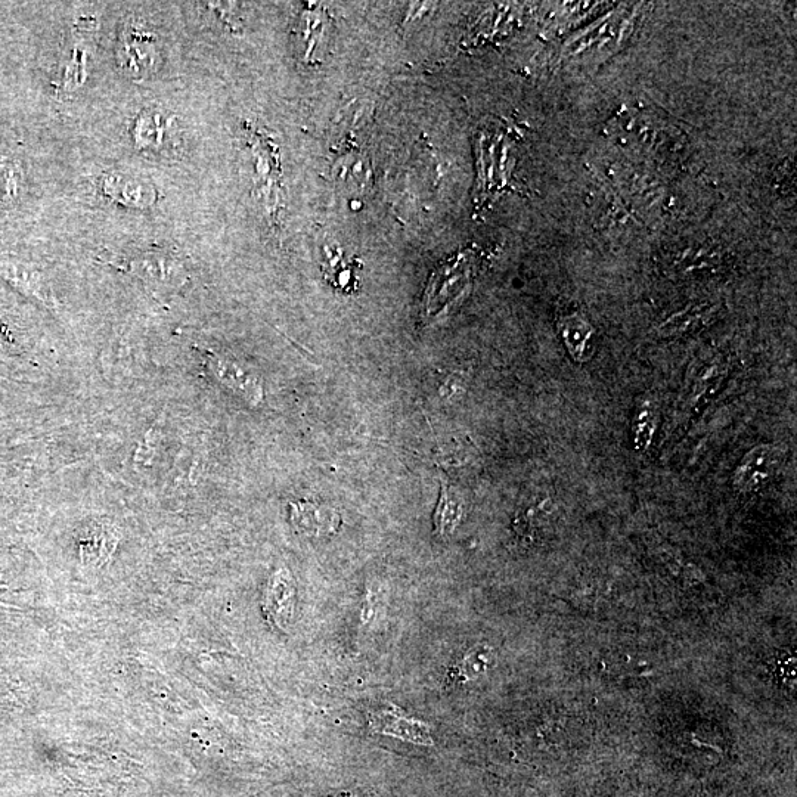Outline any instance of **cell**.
Returning a JSON list of instances; mask_svg holds the SVG:
<instances>
[{
  "mask_svg": "<svg viewBox=\"0 0 797 797\" xmlns=\"http://www.w3.org/2000/svg\"><path fill=\"white\" fill-rule=\"evenodd\" d=\"M637 427H635V442L638 448H645L651 434H653L654 427H656V415H654L653 408L645 406L640 414H637Z\"/></svg>",
  "mask_w": 797,
  "mask_h": 797,
  "instance_id": "15",
  "label": "cell"
},
{
  "mask_svg": "<svg viewBox=\"0 0 797 797\" xmlns=\"http://www.w3.org/2000/svg\"><path fill=\"white\" fill-rule=\"evenodd\" d=\"M172 117L160 110L142 111L133 126V139L139 148L145 150H160L166 139L169 138V129L172 127Z\"/></svg>",
  "mask_w": 797,
  "mask_h": 797,
  "instance_id": "7",
  "label": "cell"
},
{
  "mask_svg": "<svg viewBox=\"0 0 797 797\" xmlns=\"http://www.w3.org/2000/svg\"><path fill=\"white\" fill-rule=\"evenodd\" d=\"M117 60H119L123 73L135 77V79L150 76L151 73L157 71L161 55L153 31L147 30L139 24L127 27L120 39Z\"/></svg>",
  "mask_w": 797,
  "mask_h": 797,
  "instance_id": "1",
  "label": "cell"
},
{
  "mask_svg": "<svg viewBox=\"0 0 797 797\" xmlns=\"http://www.w3.org/2000/svg\"><path fill=\"white\" fill-rule=\"evenodd\" d=\"M130 269L151 284L173 285L184 278L181 263L167 254H145L133 260Z\"/></svg>",
  "mask_w": 797,
  "mask_h": 797,
  "instance_id": "6",
  "label": "cell"
},
{
  "mask_svg": "<svg viewBox=\"0 0 797 797\" xmlns=\"http://www.w3.org/2000/svg\"><path fill=\"white\" fill-rule=\"evenodd\" d=\"M206 365L213 377L226 389L235 395L241 396L251 405H257L263 399V387L259 378L253 372L241 367L237 361L215 355L213 352H204Z\"/></svg>",
  "mask_w": 797,
  "mask_h": 797,
  "instance_id": "4",
  "label": "cell"
},
{
  "mask_svg": "<svg viewBox=\"0 0 797 797\" xmlns=\"http://www.w3.org/2000/svg\"><path fill=\"white\" fill-rule=\"evenodd\" d=\"M561 340L575 361L585 362L591 356L592 328L581 316H564L558 322Z\"/></svg>",
  "mask_w": 797,
  "mask_h": 797,
  "instance_id": "9",
  "label": "cell"
},
{
  "mask_svg": "<svg viewBox=\"0 0 797 797\" xmlns=\"http://www.w3.org/2000/svg\"><path fill=\"white\" fill-rule=\"evenodd\" d=\"M268 609L275 614L276 622L290 619L294 609V586L285 570L275 573L268 588Z\"/></svg>",
  "mask_w": 797,
  "mask_h": 797,
  "instance_id": "11",
  "label": "cell"
},
{
  "mask_svg": "<svg viewBox=\"0 0 797 797\" xmlns=\"http://www.w3.org/2000/svg\"><path fill=\"white\" fill-rule=\"evenodd\" d=\"M102 195L127 209H150L157 201V191L150 182L126 173H107L99 181Z\"/></svg>",
  "mask_w": 797,
  "mask_h": 797,
  "instance_id": "3",
  "label": "cell"
},
{
  "mask_svg": "<svg viewBox=\"0 0 797 797\" xmlns=\"http://www.w3.org/2000/svg\"><path fill=\"white\" fill-rule=\"evenodd\" d=\"M780 460V451L775 446L767 443L755 446L738 462L733 488L743 495L761 491L777 473Z\"/></svg>",
  "mask_w": 797,
  "mask_h": 797,
  "instance_id": "2",
  "label": "cell"
},
{
  "mask_svg": "<svg viewBox=\"0 0 797 797\" xmlns=\"http://www.w3.org/2000/svg\"><path fill=\"white\" fill-rule=\"evenodd\" d=\"M369 724L377 733L387 734V736L411 741L415 744H424V746L433 744L430 728L424 722L405 718L398 710H384V712L375 713L369 719Z\"/></svg>",
  "mask_w": 797,
  "mask_h": 797,
  "instance_id": "5",
  "label": "cell"
},
{
  "mask_svg": "<svg viewBox=\"0 0 797 797\" xmlns=\"http://www.w3.org/2000/svg\"><path fill=\"white\" fill-rule=\"evenodd\" d=\"M2 271L3 274L8 275L12 281L18 282L21 287L29 288L31 293L36 294V296H39L42 300H46V296L43 294V285L40 284L33 275L27 274V272H23L20 268H17V266L12 265H3Z\"/></svg>",
  "mask_w": 797,
  "mask_h": 797,
  "instance_id": "16",
  "label": "cell"
},
{
  "mask_svg": "<svg viewBox=\"0 0 797 797\" xmlns=\"http://www.w3.org/2000/svg\"><path fill=\"white\" fill-rule=\"evenodd\" d=\"M716 309L712 306H700L687 312L678 313L660 327V334L665 337L682 336L696 331L697 328L712 321Z\"/></svg>",
  "mask_w": 797,
  "mask_h": 797,
  "instance_id": "12",
  "label": "cell"
},
{
  "mask_svg": "<svg viewBox=\"0 0 797 797\" xmlns=\"http://www.w3.org/2000/svg\"><path fill=\"white\" fill-rule=\"evenodd\" d=\"M325 259H327V262H325L327 281L333 287L340 288L341 291H347V293L355 290L356 276L353 274V269H355L353 259H344L343 254H331L330 251H328Z\"/></svg>",
  "mask_w": 797,
  "mask_h": 797,
  "instance_id": "13",
  "label": "cell"
},
{
  "mask_svg": "<svg viewBox=\"0 0 797 797\" xmlns=\"http://www.w3.org/2000/svg\"><path fill=\"white\" fill-rule=\"evenodd\" d=\"M462 513H464V501H462L461 493L448 483L443 482L439 505L434 514L436 532L440 535H451L460 524Z\"/></svg>",
  "mask_w": 797,
  "mask_h": 797,
  "instance_id": "10",
  "label": "cell"
},
{
  "mask_svg": "<svg viewBox=\"0 0 797 797\" xmlns=\"http://www.w3.org/2000/svg\"><path fill=\"white\" fill-rule=\"evenodd\" d=\"M24 186V173L11 160L0 161V204L8 206L20 198Z\"/></svg>",
  "mask_w": 797,
  "mask_h": 797,
  "instance_id": "14",
  "label": "cell"
},
{
  "mask_svg": "<svg viewBox=\"0 0 797 797\" xmlns=\"http://www.w3.org/2000/svg\"><path fill=\"white\" fill-rule=\"evenodd\" d=\"M85 64V58H80L79 54L74 55L73 60L68 64L67 71H65V82H67L68 88H74V86H79L80 83L85 82Z\"/></svg>",
  "mask_w": 797,
  "mask_h": 797,
  "instance_id": "17",
  "label": "cell"
},
{
  "mask_svg": "<svg viewBox=\"0 0 797 797\" xmlns=\"http://www.w3.org/2000/svg\"><path fill=\"white\" fill-rule=\"evenodd\" d=\"M291 517L297 529L309 535H325L338 526L336 511L316 502H297L291 507Z\"/></svg>",
  "mask_w": 797,
  "mask_h": 797,
  "instance_id": "8",
  "label": "cell"
}]
</instances>
